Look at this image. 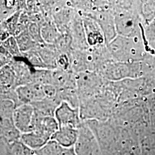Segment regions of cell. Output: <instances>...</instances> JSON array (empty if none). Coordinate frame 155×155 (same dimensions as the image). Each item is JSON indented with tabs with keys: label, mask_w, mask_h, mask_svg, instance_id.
<instances>
[{
	"label": "cell",
	"mask_w": 155,
	"mask_h": 155,
	"mask_svg": "<svg viewBox=\"0 0 155 155\" xmlns=\"http://www.w3.org/2000/svg\"><path fill=\"white\" fill-rule=\"evenodd\" d=\"M143 36L124 37L117 35L106 45L112 59L124 63L141 62L146 56L147 45Z\"/></svg>",
	"instance_id": "obj_1"
},
{
	"label": "cell",
	"mask_w": 155,
	"mask_h": 155,
	"mask_svg": "<svg viewBox=\"0 0 155 155\" xmlns=\"http://www.w3.org/2000/svg\"><path fill=\"white\" fill-rule=\"evenodd\" d=\"M97 72L106 81L117 82L140 77L141 67L140 62L124 63L111 60L102 64Z\"/></svg>",
	"instance_id": "obj_2"
},
{
	"label": "cell",
	"mask_w": 155,
	"mask_h": 155,
	"mask_svg": "<svg viewBox=\"0 0 155 155\" xmlns=\"http://www.w3.org/2000/svg\"><path fill=\"white\" fill-rule=\"evenodd\" d=\"M80 101L97 96L105 87L107 81L96 71L79 72L76 75Z\"/></svg>",
	"instance_id": "obj_3"
},
{
	"label": "cell",
	"mask_w": 155,
	"mask_h": 155,
	"mask_svg": "<svg viewBox=\"0 0 155 155\" xmlns=\"http://www.w3.org/2000/svg\"><path fill=\"white\" fill-rule=\"evenodd\" d=\"M70 70L78 74L86 71H96L98 68L97 58L92 48L84 51L72 50L70 54Z\"/></svg>",
	"instance_id": "obj_4"
},
{
	"label": "cell",
	"mask_w": 155,
	"mask_h": 155,
	"mask_svg": "<svg viewBox=\"0 0 155 155\" xmlns=\"http://www.w3.org/2000/svg\"><path fill=\"white\" fill-rule=\"evenodd\" d=\"M78 130L79 137L74 148L77 155H99L94 133L87 123L82 122Z\"/></svg>",
	"instance_id": "obj_5"
},
{
	"label": "cell",
	"mask_w": 155,
	"mask_h": 155,
	"mask_svg": "<svg viewBox=\"0 0 155 155\" xmlns=\"http://www.w3.org/2000/svg\"><path fill=\"white\" fill-rule=\"evenodd\" d=\"M54 117L59 127H69L78 129L83 122L79 108H74L64 102H62L58 106Z\"/></svg>",
	"instance_id": "obj_6"
},
{
	"label": "cell",
	"mask_w": 155,
	"mask_h": 155,
	"mask_svg": "<svg viewBox=\"0 0 155 155\" xmlns=\"http://www.w3.org/2000/svg\"><path fill=\"white\" fill-rule=\"evenodd\" d=\"M35 118L36 114L33 106L22 104L16 108L13 120L18 130L24 134L34 130Z\"/></svg>",
	"instance_id": "obj_7"
},
{
	"label": "cell",
	"mask_w": 155,
	"mask_h": 155,
	"mask_svg": "<svg viewBox=\"0 0 155 155\" xmlns=\"http://www.w3.org/2000/svg\"><path fill=\"white\" fill-rule=\"evenodd\" d=\"M68 31L72 39V50L84 51L89 49L82 17L78 11L69 27Z\"/></svg>",
	"instance_id": "obj_8"
},
{
	"label": "cell",
	"mask_w": 155,
	"mask_h": 155,
	"mask_svg": "<svg viewBox=\"0 0 155 155\" xmlns=\"http://www.w3.org/2000/svg\"><path fill=\"white\" fill-rule=\"evenodd\" d=\"M81 16L89 47L94 48L106 45L105 36L99 24L90 17Z\"/></svg>",
	"instance_id": "obj_9"
},
{
	"label": "cell",
	"mask_w": 155,
	"mask_h": 155,
	"mask_svg": "<svg viewBox=\"0 0 155 155\" xmlns=\"http://www.w3.org/2000/svg\"><path fill=\"white\" fill-rule=\"evenodd\" d=\"M17 94L21 104H31L45 99V97L43 85L38 83H30L18 86Z\"/></svg>",
	"instance_id": "obj_10"
},
{
	"label": "cell",
	"mask_w": 155,
	"mask_h": 155,
	"mask_svg": "<svg viewBox=\"0 0 155 155\" xmlns=\"http://www.w3.org/2000/svg\"><path fill=\"white\" fill-rule=\"evenodd\" d=\"M9 65L15 72L18 86L33 83L34 68L23 57L14 58Z\"/></svg>",
	"instance_id": "obj_11"
},
{
	"label": "cell",
	"mask_w": 155,
	"mask_h": 155,
	"mask_svg": "<svg viewBox=\"0 0 155 155\" xmlns=\"http://www.w3.org/2000/svg\"><path fill=\"white\" fill-rule=\"evenodd\" d=\"M79 130L72 127H61L51 140L64 148H71L77 143Z\"/></svg>",
	"instance_id": "obj_12"
},
{
	"label": "cell",
	"mask_w": 155,
	"mask_h": 155,
	"mask_svg": "<svg viewBox=\"0 0 155 155\" xmlns=\"http://www.w3.org/2000/svg\"><path fill=\"white\" fill-rule=\"evenodd\" d=\"M77 74L71 70H53V85L58 89H77Z\"/></svg>",
	"instance_id": "obj_13"
},
{
	"label": "cell",
	"mask_w": 155,
	"mask_h": 155,
	"mask_svg": "<svg viewBox=\"0 0 155 155\" xmlns=\"http://www.w3.org/2000/svg\"><path fill=\"white\" fill-rule=\"evenodd\" d=\"M35 48L48 69L57 68V59L60 52L56 49L55 45L43 43L38 44Z\"/></svg>",
	"instance_id": "obj_14"
},
{
	"label": "cell",
	"mask_w": 155,
	"mask_h": 155,
	"mask_svg": "<svg viewBox=\"0 0 155 155\" xmlns=\"http://www.w3.org/2000/svg\"><path fill=\"white\" fill-rule=\"evenodd\" d=\"M1 141L6 144H13L20 141L22 133L15 126L11 119H1Z\"/></svg>",
	"instance_id": "obj_15"
},
{
	"label": "cell",
	"mask_w": 155,
	"mask_h": 155,
	"mask_svg": "<svg viewBox=\"0 0 155 155\" xmlns=\"http://www.w3.org/2000/svg\"><path fill=\"white\" fill-rule=\"evenodd\" d=\"M18 87L16 77L9 65L0 68V93L15 90Z\"/></svg>",
	"instance_id": "obj_16"
},
{
	"label": "cell",
	"mask_w": 155,
	"mask_h": 155,
	"mask_svg": "<svg viewBox=\"0 0 155 155\" xmlns=\"http://www.w3.org/2000/svg\"><path fill=\"white\" fill-rule=\"evenodd\" d=\"M61 102L55 98H45V99L33 102V106L35 113L40 116L54 117L56 110Z\"/></svg>",
	"instance_id": "obj_17"
},
{
	"label": "cell",
	"mask_w": 155,
	"mask_h": 155,
	"mask_svg": "<svg viewBox=\"0 0 155 155\" xmlns=\"http://www.w3.org/2000/svg\"><path fill=\"white\" fill-rule=\"evenodd\" d=\"M20 141L29 148L35 151L42 149L50 141L44 136L35 131L21 134Z\"/></svg>",
	"instance_id": "obj_18"
},
{
	"label": "cell",
	"mask_w": 155,
	"mask_h": 155,
	"mask_svg": "<svg viewBox=\"0 0 155 155\" xmlns=\"http://www.w3.org/2000/svg\"><path fill=\"white\" fill-rule=\"evenodd\" d=\"M40 27L41 37L45 43L49 45H55L61 33L53 20H45Z\"/></svg>",
	"instance_id": "obj_19"
},
{
	"label": "cell",
	"mask_w": 155,
	"mask_h": 155,
	"mask_svg": "<svg viewBox=\"0 0 155 155\" xmlns=\"http://www.w3.org/2000/svg\"><path fill=\"white\" fill-rule=\"evenodd\" d=\"M56 99L66 102L74 108H79L80 100L77 89H58Z\"/></svg>",
	"instance_id": "obj_20"
},
{
	"label": "cell",
	"mask_w": 155,
	"mask_h": 155,
	"mask_svg": "<svg viewBox=\"0 0 155 155\" xmlns=\"http://www.w3.org/2000/svg\"><path fill=\"white\" fill-rule=\"evenodd\" d=\"M15 37L16 38L17 44L22 54L33 50L38 45L29 35L28 29Z\"/></svg>",
	"instance_id": "obj_21"
},
{
	"label": "cell",
	"mask_w": 155,
	"mask_h": 155,
	"mask_svg": "<svg viewBox=\"0 0 155 155\" xmlns=\"http://www.w3.org/2000/svg\"><path fill=\"white\" fill-rule=\"evenodd\" d=\"M22 11H18L7 20L1 22L0 31L5 32L11 36H15L19 22L20 17Z\"/></svg>",
	"instance_id": "obj_22"
},
{
	"label": "cell",
	"mask_w": 155,
	"mask_h": 155,
	"mask_svg": "<svg viewBox=\"0 0 155 155\" xmlns=\"http://www.w3.org/2000/svg\"><path fill=\"white\" fill-rule=\"evenodd\" d=\"M33 83L41 85H53V70L34 68Z\"/></svg>",
	"instance_id": "obj_23"
},
{
	"label": "cell",
	"mask_w": 155,
	"mask_h": 155,
	"mask_svg": "<svg viewBox=\"0 0 155 155\" xmlns=\"http://www.w3.org/2000/svg\"><path fill=\"white\" fill-rule=\"evenodd\" d=\"M140 146V155H155V131L145 134Z\"/></svg>",
	"instance_id": "obj_24"
},
{
	"label": "cell",
	"mask_w": 155,
	"mask_h": 155,
	"mask_svg": "<svg viewBox=\"0 0 155 155\" xmlns=\"http://www.w3.org/2000/svg\"><path fill=\"white\" fill-rule=\"evenodd\" d=\"M22 57L35 69H48L36 48L22 54Z\"/></svg>",
	"instance_id": "obj_25"
},
{
	"label": "cell",
	"mask_w": 155,
	"mask_h": 155,
	"mask_svg": "<svg viewBox=\"0 0 155 155\" xmlns=\"http://www.w3.org/2000/svg\"><path fill=\"white\" fill-rule=\"evenodd\" d=\"M54 45L60 53L70 54L72 51V39L69 32L61 33Z\"/></svg>",
	"instance_id": "obj_26"
},
{
	"label": "cell",
	"mask_w": 155,
	"mask_h": 155,
	"mask_svg": "<svg viewBox=\"0 0 155 155\" xmlns=\"http://www.w3.org/2000/svg\"><path fill=\"white\" fill-rule=\"evenodd\" d=\"M0 45L4 48L14 58H22V52L20 50L15 36H12L5 41L1 42Z\"/></svg>",
	"instance_id": "obj_27"
},
{
	"label": "cell",
	"mask_w": 155,
	"mask_h": 155,
	"mask_svg": "<svg viewBox=\"0 0 155 155\" xmlns=\"http://www.w3.org/2000/svg\"><path fill=\"white\" fill-rule=\"evenodd\" d=\"M17 106L15 103L9 100H1L0 115L1 119L13 120L14 112Z\"/></svg>",
	"instance_id": "obj_28"
},
{
	"label": "cell",
	"mask_w": 155,
	"mask_h": 155,
	"mask_svg": "<svg viewBox=\"0 0 155 155\" xmlns=\"http://www.w3.org/2000/svg\"><path fill=\"white\" fill-rule=\"evenodd\" d=\"M28 32L37 44L45 43L41 37V27L36 22H32L28 28Z\"/></svg>",
	"instance_id": "obj_29"
},
{
	"label": "cell",
	"mask_w": 155,
	"mask_h": 155,
	"mask_svg": "<svg viewBox=\"0 0 155 155\" xmlns=\"http://www.w3.org/2000/svg\"><path fill=\"white\" fill-rule=\"evenodd\" d=\"M143 36L145 41L148 43L155 41V17L150 22L144 26Z\"/></svg>",
	"instance_id": "obj_30"
},
{
	"label": "cell",
	"mask_w": 155,
	"mask_h": 155,
	"mask_svg": "<svg viewBox=\"0 0 155 155\" xmlns=\"http://www.w3.org/2000/svg\"><path fill=\"white\" fill-rule=\"evenodd\" d=\"M57 68L61 70H69L71 67L70 54L60 53L57 59Z\"/></svg>",
	"instance_id": "obj_31"
},
{
	"label": "cell",
	"mask_w": 155,
	"mask_h": 155,
	"mask_svg": "<svg viewBox=\"0 0 155 155\" xmlns=\"http://www.w3.org/2000/svg\"><path fill=\"white\" fill-rule=\"evenodd\" d=\"M13 59L14 58L4 48L0 45V68L9 65Z\"/></svg>",
	"instance_id": "obj_32"
},
{
	"label": "cell",
	"mask_w": 155,
	"mask_h": 155,
	"mask_svg": "<svg viewBox=\"0 0 155 155\" xmlns=\"http://www.w3.org/2000/svg\"><path fill=\"white\" fill-rule=\"evenodd\" d=\"M43 89L46 98H55L58 94V89L52 84L43 85Z\"/></svg>",
	"instance_id": "obj_33"
},
{
	"label": "cell",
	"mask_w": 155,
	"mask_h": 155,
	"mask_svg": "<svg viewBox=\"0 0 155 155\" xmlns=\"http://www.w3.org/2000/svg\"><path fill=\"white\" fill-rule=\"evenodd\" d=\"M150 120L152 124H153V127H155V102H153L152 105L150 107Z\"/></svg>",
	"instance_id": "obj_34"
},
{
	"label": "cell",
	"mask_w": 155,
	"mask_h": 155,
	"mask_svg": "<svg viewBox=\"0 0 155 155\" xmlns=\"http://www.w3.org/2000/svg\"><path fill=\"white\" fill-rule=\"evenodd\" d=\"M147 47L148 48L147 50H149L151 54L155 55V41L153 42L148 43V45H147Z\"/></svg>",
	"instance_id": "obj_35"
}]
</instances>
